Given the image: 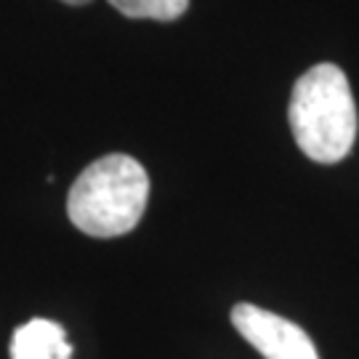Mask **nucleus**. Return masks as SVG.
Returning a JSON list of instances; mask_svg holds the SVG:
<instances>
[{
	"label": "nucleus",
	"instance_id": "f257e3e1",
	"mask_svg": "<svg viewBox=\"0 0 359 359\" xmlns=\"http://www.w3.org/2000/svg\"><path fill=\"white\" fill-rule=\"evenodd\" d=\"M287 117L301 152L322 165L341 163L357 142L354 93L335 65L311 67L295 80Z\"/></svg>",
	"mask_w": 359,
	"mask_h": 359
},
{
	"label": "nucleus",
	"instance_id": "f03ea898",
	"mask_svg": "<svg viewBox=\"0 0 359 359\" xmlns=\"http://www.w3.org/2000/svg\"><path fill=\"white\" fill-rule=\"evenodd\" d=\"M149 203V176L130 154H104L75 179L67 216L88 237L109 240L139 226Z\"/></svg>",
	"mask_w": 359,
	"mask_h": 359
},
{
	"label": "nucleus",
	"instance_id": "7ed1b4c3",
	"mask_svg": "<svg viewBox=\"0 0 359 359\" xmlns=\"http://www.w3.org/2000/svg\"><path fill=\"white\" fill-rule=\"evenodd\" d=\"M231 325L264 359H320L309 333L256 304H237L231 309Z\"/></svg>",
	"mask_w": 359,
	"mask_h": 359
},
{
	"label": "nucleus",
	"instance_id": "20e7f679",
	"mask_svg": "<svg viewBox=\"0 0 359 359\" xmlns=\"http://www.w3.org/2000/svg\"><path fill=\"white\" fill-rule=\"evenodd\" d=\"M11 359H72V344L59 322L38 317L13 333Z\"/></svg>",
	"mask_w": 359,
	"mask_h": 359
},
{
	"label": "nucleus",
	"instance_id": "39448f33",
	"mask_svg": "<svg viewBox=\"0 0 359 359\" xmlns=\"http://www.w3.org/2000/svg\"><path fill=\"white\" fill-rule=\"evenodd\" d=\"M107 3L128 19H154V22H176L189 8V0H107Z\"/></svg>",
	"mask_w": 359,
	"mask_h": 359
},
{
	"label": "nucleus",
	"instance_id": "423d86ee",
	"mask_svg": "<svg viewBox=\"0 0 359 359\" xmlns=\"http://www.w3.org/2000/svg\"><path fill=\"white\" fill-rule=\"evenodd\" d=\"M62 3H67V6H88L90 0H62Z\"/></svg>",
	"mask_w": 359,
	"mask_h": 359
}]
</instances>
